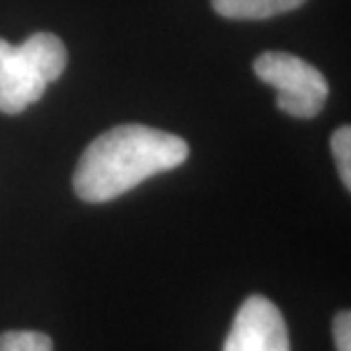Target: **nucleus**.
<instances>
[{
  "instance_id": "1",
  "label": "nucleus",
  "mask_w": 351,
  "mask_h": 351,
  "mask_svg": "<svg viewBox=\"0 0 351 351\" xmlns=\"http://www.w3.org/2000/svg\"><path fill=\"white\" fill-rule=\"evenodd\" d=\"M189 144L142 123H123L96 137L78 160L73 189L87 203H108L158 173L178 169Z\"/></svg>"
},
{
  "instance_id": "2",
  "label": "nucleus",
  "mask_w": 351,
  "mask_h": 351,
  "mask_svg": "<svg viewBox=\"0 0 351 351\" xmlns=\"http://www.w3.org/2000/svg\"><path fill=\"white\" fill-rule=\"evenodd\" d=\"M66 46L53 32H37L21 46L0 39V112L21 114L64 73Z\"/></svg>"
},
{
  "instance_id": "3",
  "label": "nucleus",
  "mask_w": 351,
  "mask_h": 351,
  "mask_svg": "<svg viewBox=\"0 0 351 351\" xmlns=\"http://www.w3.org/2000/svg\"><path fill=\"white\" fill-rule=\"evenodd\" d=\"M254 71L263 82L276 89V105L285 114L294 119H313L324 110L328 82L311 62L292 53L267 51L258 55Z\"/></svg>"
},
{
  "instance_id": "4",
  "label": "nucleus",
  "mask_w": 351,
  "mask_h": 351,
  "mask_svg": "<svg viewBox=\"0 0 351 351\" xmlns=\"http://www.w3.org/2000/svg\"><path fill=\"white\" fill-rule=\"evenodd\" d=\"M221 351H290L287 324L278 306L261 294L244 299Z\"/></svg>"
},
{
  "instance_id": "5",
  "label": "nucleus",
  "mask_w": 351,
  "mask_h": 351,
  "mask_svg": "<svg viewBox=\"0 0 351 351\" xmlns=\"http://www.w3.org/2000/svg\"><path fill=\"white\" fill-rule=\"evenodd\" d=\"M306 0H213V10L223 19L263 21L299 10Z\"/></svg>"
},
{
  "instance_id": "6",
  "label": "nucleus",
  "mask_w": 351,
  "mask_h": 351,
  "mask_svg": "<svg viewBox=\"0 0 351 351\" xmlns=\"http://www.w3.org/2000/svg\"><path fill=\"white\" fill-rule=\"evenodd\" d=\"M0 351H53V340L39 331H5Z\"/></svg>"
},
{
  "instance_id": "7",
  "label": "nucleus",
  "mask_w": 351,
  "mask_h": 351,
  "mask_svg": "<svg viewBox=\"0 0 351 351\" xmlns=\"http://www.w3.org/2000/svg\"><path fill=\"white\" fill-rule=\"evenodd\" d=\"M331 151L338 165V173L342 185L351 189V128L349 125H340L331 137Z\"/></svg>"
},
{
  "instance_id": "8",
  "label": "nucleus",
  "mask_w": 351,
  "mask_h": 351,
  "mask_svg": "<svg viewBox=\"0 0 351 351\" xmlns=\"http://www.w3.org/2000/svg\"><path fill=\"white\" fill-rule=\"evenodd\" d=\"M333 340L338 351H351V315L342 311L333 319Z\"/></svg>"
}]
</instances>
